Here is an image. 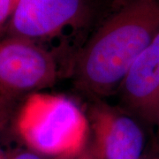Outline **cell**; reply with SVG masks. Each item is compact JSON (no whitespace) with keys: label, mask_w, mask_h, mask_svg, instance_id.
I'll list each match as a JSON object with an SVG mask.
<instances>
[{"label":"cell","mask_w":159,"mask_h":159,"mask_svg":"<svg viewBox=\"0 0 159 159\" xmlns=\"http://www.w3.org/2000/svg\"><path fill=\"white\" fill-rule=\"evenodd\" d=\"M159 30V0H131L99 27L72 65L75 88L94 99L118 93Z\"/></svg>","instance_id":"cell-1"},{"label":"cell","mask_w":159,"mask_h":159,"mask_svg":"<svg viewBox=\"0 0 159 159\" xmlns=\"http://www.w3.org/2000/svg\"><path fill=\"white\" fill-rule=\"evenodd\" d=\"M13 11L12 0H0V29Z\"/></svg>","instance_id":"cell-7"},{"label":"cell","mask_w":159,"mask_h":159,"mask_svg":"<svg viewBox=\"0 0 159 159\" xmlns=\"http://www.w3.org/2000/svg\"><path fill=\"white\" fill-rule=\"evenodd\" d=\"M58 77L55 56L30 40L0 41V96L16 100L53 85Z\"/></svg>","instance_id":"cell-3"},{"label":"cell","mask_w":159,"mask_h":159,"mask_svg":"<svg viewBox=\"0 0 159 159\" xmlns=\"http://www.w3.org/2000/svg\"><path fill=\"white\" fill-rule=\"evenodd\" d=\"M122 108L154 126L159 115V30L132 66L119 90Z\"/></svg>","instance_id":"cell-6"},{"label":"cell","mask_w":159,"mask_h":159,"mask_svg":"<svg viewBox=\"0 0 159 159\" xmlns=\"http://www.w3.org/2000/svg\"><path fill=\"white\" fill-rule=\"evenodd\" d=\"M57 159H102V156L100 152L98 151L97 147L95 146V144L93 143L92 146H89V148H87L81 152V153L74 157H68V158H57Z\"/></svg>","instance_id":"cell-8"},{"label":"cell","mask_w":159,"mask_h":159,"mask_svg":"<svg viewBox=\"0 0 159 159\" xmlns=\"http://www.w3.org/2000/svg\"><path fill=\"white\" fill-rule=\"evenodd\" d=\"M11 159H44V157L31 149H27L15 152Z\"/></svg>","instance_id":"cell-9"},{"label":"cell","mask_w":159,"mask_h":159,"mask_svg":"<svg viewBox=\"0 0 159 159\" xmlns=\"http://www.w3.org/2000/svg\"><path fill=\"white\" fill-rule=\"evenodd\" d=\"M154 126H156V134H155V142H154V146L152 149L157 151L159 153V115Z\"/></svg>","instance_id":"cell-10"},{"label":"cell","mask_w":159,"mask_h":159,"mask_svg":"<svg viewBox=\"0 0 159 159\" xmlns=\"http://www.w3.org/2000/svg\"><path fill=\"white\" fill-rule=\"evenodd\" d=\"M89 119L94 144L102 159H142L146 135L136 117L125 109L98 102L92 106Z\"/></svg>","instance_id":"cell-5"},{"label":"cell","mask_w":159,"mask_h":159,"mask_svg":"<svg viewBox=\"0 0 159 159\" xmlns=\"http://www.w3.org/2000/svg\"><path fill=\"white\" fill-rule=\"evenodd\" d=\"M20 2V0H12V6H13V11H14V9H15V7L17 6L18 3ZM13 12V11H12Z\"/></svg>","instance_id":"cell-13"},{"label":"cell","mask_w":159,"mask_h":159,"mask_svg":"<svg viewBox=\"0 0 159 159\" xmlns=\"http://www.w3.org/2000/svg\"><path fill=\"white\" fill-rule=\"evenodd\" d=\"M7 126H8V125H0V139H1V136L3 135L5 130L7 128Z\"/></svg>","instance_id":"cell-12"},{"label":"cell","mask_w":159,"mask_h":159,"mask_svg":"<svg viewBox=\"0 0 159 159\" xmlns=\"http://www.w3.org/2000/svg\"><path fill=\"white\" fill-rule=\"evenodd\" d=\"M142 159H159V153L154 149H151L149 152L146 151Z\"/></svg>","instance_id":"cell-11"},{"label":"cell","mask_w":159,"mask_h":159,"mask_svg":"<svg viewBox=\"0 0 159 159\" xmlns=\"http://www.w3.org/2000/svg\"><path fill=\"white\" fill-rule=\"evenodd\" d=\"M89 11L88 0H20L11 16V36L37 43L78 28Z\"/></svg>","instance_id":"cell-4"},{"label":"cell","mask_w":159,"mask_h":159,"mask_svg":"<svg viewBox=\"0 0 159 159\" xmlns=\"http://www.w3.org/2000/svg\"><path fill=\"white\" fill-rule=\"evenodd\" d=\"M15 128L29 149L43 157L68 158L87 147L89 121L74 100L36 92L19 109Z\"/></svg>","instance_id":"cell-2"}]
</instances>
